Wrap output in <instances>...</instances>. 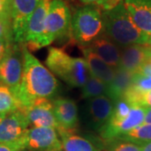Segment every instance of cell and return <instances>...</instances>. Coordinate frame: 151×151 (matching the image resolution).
<instances>
[{
    "mask_svg": "<svg viewBox=\"0 0 151 151\" xmlns=\"http://www.w3.org/2000/svg\"><path fill=\"white\" fill-rule=\"evenodd\" d=\"M7 114H8V113H7ZM7 114H6V113H0V123L2 122V120H3V119L5 118V116L7 115Z\"/></svg>",
    "mask_w": 151,
    "mask_h": 151,
    "instance_id": "d6a6232c",
    "label": "cell"
},
{
    "mask_svg": "<svg viewBox=\"0 0 151 151\" xmlns=\"http://www.w3.org/2000/svg\"><path fill=\"white\" fill-rule=\"evenodd\" d=\"M21 108V104L14 92L9 86L0 84V113L7 114Z\"/></svg>",
    "mask_w": 151,
    "mask_h": 151,
    "instance_id": "7402d4cb",
    "label": "cell"
},
{
    "mask_svg": "<svg viewBox=\"0 0 151 151\" xmlns=\"http://www.w3.org/2000/svg\"><path fill=\"white\" fill-rule=\"evenodd\" d=\"M145 108L139 105H133L129 113L123 120L116 124H108L103 129L100 134L105 141L111 140L118 138L119 135L129 132L136 127L145 123Z\"/></svg>",
    "mask_w": 151,
    "mask_h": 151,
    "instance_id": "7c38bea8",
    "label": "cell"
},
{
    "mask_svg": "<svg viewBox=\"0 0 151 151\" xmlns=\"http://www.w3.org/2000/svg\"><path fill=\"white\" fill-rule=\"evenodd\" d=\"M45 64L53 75L70 86L82 87L90 76L85 59L72 57L64 49L50 47Z\"/></svg>",
    "mask_w": 151,
    "mask_h": 151,
    "instance_id": "3957f363",
    "label": "cell"
},
{
    "mask_svg": "<svg viewBox=\"0 0 151 151\" xmlns=\"http://www.w3.org/2000/svg\"><path fill=\"white\" fill-rule=\"evenodd\" d=\"M59 136L55 129L31 127L28 129L24 138V150L61 151Z\"/></svg>",
    "mask_w": 151,
    "mask_h": 151,
    "instance_id": "9c48e42d",
    "label": "cell"
},
{
    "mask_svg": "<svg viewBox=\"0 0 151 151\" xmlns=\"http://www.w3.org/2000/svg\"><path fill=\"white\" fill-rule=\"evenodd\" d=\"M13 41L5 39H0V63L5 58L7 54L9 52L11 47L13 46Z\"/></svg>",
    "mask_w": 151,
    "mask_h": 151,
    "instance_id": "f1b7e54d",
    "label": "cell"
},
{
    "mask_svg": "<svg viewBox=\"0 0 151 151\" xmlns=\"http://www.w3.org/2000/svg\"><path fill=\"white\" fill-rule=\"evenodd\" d=\"M29 124L23 109L8 113L0 123V144L17 145L24 150V142Z\"/></svg>",
    "mask_w": 151,
    "mask_h": 151,
    "instance_id": "8992f818",
    "label": "cell"
},
{
    "mask_svg": "<svg viewBox=\"0 0 151 151\" xmlns=\"http://www.w3.org/2000/svg\"><path fill=\"white\" fill-rule=\"evenodd\" d=\"M0 151H22V149L17 145L0 144Z\"/></svg>",
    "mask_w": 151,
    "mask_h": 151,
    "instance_id": "f546056e",
    "label": "cell"
},
{
    "mask_svg": "<svg viewBox=\"0 0 151 151\" xmlns=\"http://www.w3.org/2000/svg\"><path fill=\"white\" fill-rule=\"evenodd\" d=\"M135 24L147 36L151 35V0H123Z\"/></svg>",
    "mask_w": 151,
    "mask_h": 151,
    "instance_id": "2e32d148",
    "label": "cell"
},
{
    "mask_svg": "<svg viewBox=\"0 0 151 151\" xmlns=\"http://www.w3.org/2000/svg\"><path fill=\"white\" fill-rule=\"evenodd\" d=\"M150 45H132L121 48L119 67L136 73L150 60Z\"/></svg>",
    "mask_w": 151,
    "mask_h": 151,
    "instance_id": "5bb4252c",
    "label": "cell"
},
{
    "mask_svg": "<svg viewBox=\"0 0 151 151\" xmlns=\"http://www.w3.org/2000/svg\"><path fill=\"white\" fill-rule=\"evenodd\" d=\"M23 51V75L17 97L22 109L40 100H50L58 91L53 73L31 54L26 46Z\"/></svg>",
    "mask_w": 151,
    "mask_h": 151,
    "instance_id": "6da1fadb",
    "label": "cell"
},
{
    "mask_svg": "<svg viewBox=\"0 0 151 151\" xmlns=\"http://www.w3.org/2000/svg\"><path fill=\"white\" fill-rule=\"evenodd\" d=\"M23 110L26 114L29 126L34 128H52L56 130L59 129V124L55 117L53 103L50 100L37 101Z\"/></svg>",
    "mask_w": 151,
    "mask_h": 151,
    "instance_id": "4fadbf2b",
    "label": "cell"
},
{
    "mask_svg": "<svg viewBox=\"0 0 151 151\" xmlns=\"http://www.w3.org/2000/svg\"><path fill=\"white\" fill-rule=\"evenodd\" d=\"M103 35L119 47L132 45H147L150 37L135 24L124 2L112 9L102 11Z\"/></svg>",
    "mask_w": 151,
    "mask_h": 151,
    "instance_id": "7a4b0ae2",
    "label": "cell"
},
{
    "mask_svg": "<svg viewBox=\"0 0 151 151\" xmlns=\"http://www.w3.org/2000/svg\"><path fill=\"white\" fill-rule=\"evenodd\" d=\"M84 59L90 74L105 84L109 85L115 75V69L105 63L103 60L86 46H81Z\"/></svg>",
    "mask_w": 151,
    "mask_h": 151,
    "instance_id": "ac0fdd59",
    "label": "cell"
},
{
    "mask_svg": "<svg viewBox=\"0 0 151 151\" xmlns=\"http://www.w3.org/2000/svg\"><path fill=\"white\" fill-rule=\"evenodd\" d=\"M132 105H130L125 99L121 98L116 103H114V109H113V117L108 124H116L119 121L123 120L127 117L129 113Z\"/></svg>",
    "mask_w": 151,
    "mask_h": 151,
    "instance_id": "d4e9b609",
    "label": "cell"
},
{
    "mask_svg": "<svg viewBox=\"0 0 151 151\" xmlns=\"http://www.w3.org/2000/svg\"><path fill=\"white\" fill-rule=\"evenodd\" d=\"M140 145L142 151H151V142H147L145 144H142Z\"/></svg>",
    "mask_w": 151,
    "mask_h": 151,
    "instance_id": "1f68e13d",
    "label": "cell"
},
{
    "mask_svg": "<svg viewBox=\"0 0 151 151\" xmlns=\"http://www.w3.org/2000/svg\"><path fill=\"white\" fill-rule=\"evenodd\" d=\"M50 2L51 0H41L29 21L24 38V43H26V47L29 50L42 48L41 44L45 32V19Z\"/></svg>",
    "mask_w": 151,
    "mask_h": 151,
    "instance_id": "8fae6325",
    "label": "cell"
},
{
    "mask_svg": "<svg viewBox=\"0 0 151 151\" xmlns=\"http://www.w3.org/2000/svg\"><path fill=\"white\" fill-rule=\"evenodd\" d=\"M23 75L22 48L13 45L9 52L0 63V82L9 86L17 95ZM17 97V96H16Z\"/></svg>",
    "mask_w": 151,
    "mask_h": 151,
    "instance_id": "52a82bcc",
    "label": "cell"
},
{
    "mask_svg": "<svg viewBox=\"0 0 151 151\" xmlns=\"http://www.w3.org/2000/svg\"><path fill=\"white\" fill-rule=\"evenodd\" d=\"M0 19L11 21V4L0 0Z\"/></svg>",
    "mask_w": 151,
    "mask_h": 151,
    "instance_id": "83f0119b",
    "label": "cell"
},
{
    "mask_svg": "<svg viewBox=\"0 0 151 151\" xmlns=\"http://www.w3.org/2000/svg\"><path fill=\"white\" fill-rule=\"evenodd\" d=\"M71 17L70 9L64 0H51L45 19L41 47L70 35Z\"/></svg>",
    "mask_w": 151,
    "mask_h": 151,
    "instance_id": "5b68a950",
    "label": "cell"
},
{
    "mask_svg": "<svg viewBox=\"0 0 151 151\" xmlns=\"http://www.w3.org/2000/svg\"><path fill=\"white\" fill-rule=\"evenodd\" d=\"M114 103L107 96L88 99L86 107L87 124L92 129L101 133L111 121Z\"/></svg>",
    "mask_w": 151,
    "mask_h": 151,
    "instance_id": "30bf717a",
    "label": "cell"
},
{
    "mask_svg": "<svg viewBox=\"0 0 151 151\" xmlns=\"http://www.w3.org/2000/svg\"><path fill=\"white\" fill-rule=\"evenodd\" d=\"M134 73L129 72L121 67L115 69V75L112 82L108 85V97L116 103L123 98L133 85Z\"/></svg>",
    "mask_w": 151,
    "mask_h": 151,
    "instance_id": "d6986e66",
    "label": "cell"
},
{
    "mask_svg": "<svg viewBox=\"0 0 151 151\" xmlns=\"http://www.w3.org/2000/svg\"><path fill=\"white\" fill-rule=\"evenodd\" d=\"M57 132L60 137L61 151H99L92 141L75 134L74 131L60 129Z\"/></svg>",
    "mask_w": 151,
    "mask_h": 151,
    "instance_id": "ffe728a7",
    "label": "cell"
},
{
    "mask_svg": "<svg viewBox=\"0 0 151 151\" xmlns=\"http://www.w3.org/2000/svg\"><path fill=\"white\" fill-rule=\"evenodd\" d=\"M86 5L100 6L103 10L112 9L123 0H80Z\"/></svg>",
    "mask_w": 151,
    "mask_h": 151,
    "instance_id": "4316f807",
    "label": "cell"
},
{
    "mask_svg": "<svg viewBox=\"0 0 151 151\" xmlns=\"http://www.w3.org/2000/svg\"><path fill=\"white\" fill-rule=\"evenodd\" d=\"M52 103L55 117L59 124L58 130L74 131L79 124L76 103L70 98L65 97H58Z\"/></svg>",
    "mask_w": 151,
    "mask_h": 151,
    "instance_id": "9a60e30c",
    "label": "cell"
},
{
    "mask_svg": "<svg viewBox=\"0 0 151 151\" xmlns=\"http://www.w3.org/2000/svg\"><path fill=\"white\" fill-rule=\"evenodd\" d=\"M41 0H11V20L14 41L24 43L28 24Z\"/></svg>",
    "mask_w": 151,
    "mask_h": 151,
    "instance_id": "ba28073f",
    "label": "cell"
},
{
    "mask_svg": "<svg viewBox=\"0 0 151 151\" xmlns=\"http://www.w3.org/2000/svg\"><path fill=\"white\" fill-rule=\"evenodd\" d=\"M148 45H151V35H150V40H149V43H148Z\"/></svg>",
    "mask_w": 151,
    "mask_h": 151,
    "instance_id": "e575fe53",
    "label": "cell"
},
{
    "mask_svg": "<svg viewBox=\"0 0 151 151\" xmlns=\"http://www.w3.org/2000/svg\"><path fill=\"white\" fill-rule=\"evenodd\" d=\"M70 35L80 46H86L103 35L102 11L93 5L77 9L71 17Z\"/></svg>",
    "mask_w": 151,
    "mask_h": 151,
    "instance_id": "277c9868",
    "label": "cell"
},
{
    "mask_svg": "<svg viewBox=\"0 0 151 151\" xmlns=\"http://www.w3.org/2000/svg\"><path fill=\"white\" fill-rule=\"evenodd\" d=\"M149 61H150L151 62V45H150V60H149Z\"/></svg>",
    "mask_w": 151,
    "mask_h": 151,
    "instance_id": "836d02e7",
    "label": "cell"
},
{
    "mask_svg": "<svg viewBox=\"0 0 151 151\" xmlns=\"http://www.w3.org/2000/svg\"><path fill=\"white\" fill-rule=\"evenodd\" d=\"M105 142L108 144V151H142L140 145L130 141L113 139Z\"/></svg>",
    "mask_w": 151,
    "mask_h": 151,
    "instance_id": "cb8c5ba5",
    "label": "cell"
},
{
    "mask_svg": "<svg viewBox=\"0 0 151 151\" xmlns=\"http://www.w3.org/2000/svg\"><path fill=\"white\" fill-rule=\"evenodd\" d=\"M116 139L134 142L139 145L151 142V124L144 123L129 132L119 135Z\"/></svg>",
    "mask_w": 151,
    "mask_h": 151,
    "instance_id": "603a6c76",
    "label": "cell"
},
{
    "mask_svg": "<svg viewBox=\"0 0 151 151\" xmlns=\"http://www.w3.org/2000/svg\"><path fill=\"white\" fill-rule=\"evenodd\" d=\"M86 47L91 50L113 69H117L119 66L121 47L113 43L104 35L96 39Z\"/></svg>",
    "mask_w": 151,
    "mask_h": 151,
    "instance_id": "e0dca14e",
    "label": "cell"
},
{
    "mask_svg": "<svg viewBox=\"0 0 151 151\" xmlns=\"http://www.w3.org/2000/svg\"><path fill=\"white\" fill-rule=\"evenodd\" d=\"M145 108V123L151 124V108Z\"/></svg>",
    "mask_w": 151,
    "mask_h": 151,
    "instance_id": "4dcf8cb0",
    "label": "cell"
},
{
    "mask_svg": "<svg viewBox=\"0 0 151 151\" xmlns=\"http://www.w3.org/2000/svg\"><path fill=\"white\" fill-rule=\"evenodd\" d=\"M132 86L139 92H148L151 90V74L145 75L136 72L134 75V81Z\"/></svg>",
    "mask_w": 151,
    "mask_h": 151,
    "instance_id": "484cf974",
    "label": "cell"
},
{
    "mask_svg": "<svg viewBox=\"0 0 151 151\" xmlns=\"http://www.w3.org/2000/svg\"><path fill=\"white\" fill-rule=\"evenodd\" d=\"M108 86L90 74L85 85L81 87V97L85 99H91L94 97L107 96Z\"/></svg>",
    "mask_w": 151,
    "mask_h": 151,
    "instance_id": "44dd1931",
    "label": "cell"
}]
</instances>
